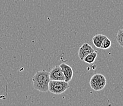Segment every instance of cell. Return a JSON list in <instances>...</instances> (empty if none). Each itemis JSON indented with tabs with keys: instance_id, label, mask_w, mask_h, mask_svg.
<instances>
[{
	"instance_id": "obj_3",
	"label": "cell",
	"mask_w": 123,
	"mask_h": 106,
	"mask_svg": "<svg viewBox=\"0 0 123 106\" xmlns=\"http://www.w3.org/2000/svg\"><path fill=\"white\" fill-rule=\"evenodd\" d=\"M107 84V79L101 74H96L91 78L89 85L91 88L96 91H101Z\"/></svg>"
},
{
	"instance_id": "obj_7",
	"label": "cell",
	"mask_w": 123,
	"mask_h": 106,
	"mask_svg": "<svg viewBox=\"0 0 123 106\" xmlns=\"http://www.w3.org/2000/svg\"><path fill=\"white\" fill-rule=\"evenodd\" d=\"M106 36L103 35V34H96L92 37V42H93L94 45L97 48L100 49L102 42L103 40L106 37Z\"/></svg>"
},
{
	"instance_id": "obj_10",
	"label": "cell",
	"mask_w": 123,
	"mask_h": 106,
	"mask_svg": "<svg viewBox=\"0 0 123 106\" xmlns=\"http://www.w3.org/2000/svg\"><path fill=\"white\" fill-rule=\"evenodd\" d=\"M116 39L119 45L123 47V29H121L118 31Z\"/></svg>"
},
{
	"instance_id": "obj_2",
	"label": "cell",
	"mask_w": 123,
	"mask_h": 106,
	"mask_svg": "<svg viewBox=\"0 0 123 106\" xmlns=\"http://www.w3.org/2000/svg\"><path fill=\"white\" fill-rule=\"evenodd\" d=\"M69 82L59 80H50L49 85V91L55 94H60L69 88Z\"/></svg>"
},
{
	"instance_id": "obj_5",
	"label": "cell",
	"mask_w": 123,
	"mask_h": 106,
	"mask_svg": "<svg viewBox=\"0 0 123 106\" xmlns=\"http://www.w3.org/2000/svg\"><path fill=\"white\" fill-rule=\"evenodd\" d=\"M94 49L88 43H84L79 50V56L80 60H83L86 56L94 52Z\"/></svg>"
},
{
	"instance_id": "obj_1",
	"label": "cell",
	"mask_w": 123,
	"mask_h": 106,
	"mask_svg": "<svg viewBox=\"0 0 123 106\" xmlns=\"http://www.w3.org/2000/svg\"><path fill=\"white\" fill-rule=\"evenodd\" d=\"M33 86L35 90L45 93L49 91V85L50 81L49 72L41 70L36 72L32 79Z\"/></svg>"
},
{
	"instance_id": "obj_6",
	"label": "cell",
	"mask_w": 123,
	"mask_h": 106,
	"mask_svg": "<svg viewBox=\"0 0 123 106\" xmlns=\"http://www.w3.org/2000/svg\"><path fill=\"white\" fill-rule=\"evenodd\" d=\"M65 77V81L67 82H70L73 77V69L72 67L66 63H61L60 65Z\"/></svg>"
},
{
	"instance_id": "obj_9",
	"label": "cell",
	"mask_w": 123,
	"mask_h": 106,
	"mask_svg": "<svg viewBox=\"0 0 123 106\" xmlns=\"http://www.w3.org/2000/svg\"><path fill=\"white\" fill-rule=\"evenodd\" d=\"M111 45V42L109 39L106 37L103 40L102 42L101 46H100V49H103V50H107V49H109Z\"/></svg>"
},
{
	"instance_id": "obj_8",
	"label": "cell",
	"mask_w": 123,
	"mask_h": 106,
	"mask_svg": "<svg viewBox=\"0 0 123 106\" xmlns=\"http://www.w3.org/2000/svg\"><path fill=\"white\" fill-rule=\"evenodd\" d=\"M97 56H98V53L96 51H94L86 56L85 58L83 59V61L88 64H92L96 60Z\"/></svg>"
},
{
	"instance_id": "obj_4",
	"label": "cell",
	"mask_w": 123,
	"mask_h": 106,
	"mask_svg": "<svg viewBox=\"0 0 123 106\" xmlns=\"http://www.w3.org/2000/svg\"><path fill=\"white\" fill-rule=\"evenodd\" d=\"M50 80L65 81V77L60 66H55L49 72Z\"/></svg>"
}]
</instances>
